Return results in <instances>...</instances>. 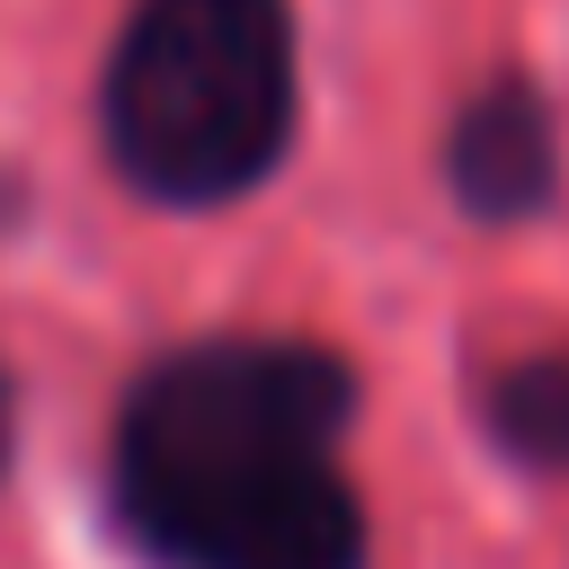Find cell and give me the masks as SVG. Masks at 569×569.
I'll return each mask as SVG.
<instances>
[{
  "label": "cell",
  "mask_w": 569,
  "mask_h": 569,
  "mask_svg": "<svg viewBox=\"0 0 569 569\" xmlns=\"http://www.w3.org/2000/svg\"><path fill=\"white\" fill-rule=\"evenodd\" d=\"M347 409L356 373L311 338H204L160 356L116 427L124 533L169 569H356Z\"/></svg>",
  "instance_id": "1"
},
{
  "label": "cell",
  "mask_w": 569,
  "mask_h": 569,
  "mask_svg": "<svg viewBox=\"0 0 569 569\" xmlns=\"http://www.w3.org/2000/svg\"><path fill=\"white\" fill-rule=\"evenodd\" d=\"M98 133L151 204L249 196L293 133V9L142 0L107 53Z\"/></svg>",
  "instance_id": "2"
},
{
  "label": "cell",
  "mask_w": 569,
  "mask_h": 569,
  "mask_svg": "<svg viewBox=\"0 0 569 569\" xmlns=\"http://www.w3.org/2000/svg\"><path fill=\"white\" fill-rule=\"evenodd\" d=\"M445 178L462 196V213L480 222H525L551 204V178H560V133H551V107L533 80H489L462 116H453V142H445Z\"/></svg>",
  "instance_id": "3"
},
{
  "label": "cell",
  "mask_w": 569,
  "mask_h": 569,
  "mask_svg": "<svg viewBox=\"0 0 569 569\" xmlns=\"http://www.w3.org/2000/svg\"><path fill=\"white\" fill-rule=\"evenodd\" d=\"M489 436L533 471H569V347L525 356L489 382Z\"/></svg>",
  "instance_id": "4"
},
{
  "label": "cell",
  "mask_w": 569,
  "mask_h": 569,
  "mask_svg": "<svg viewBox=\"0 0 569 569\" xmlns=\"http://www.w3.org/2000/svg\"><path fill=\"white\" fill-rule=\"evenodd\" d=\"M18 213H27V187H18V178H9V169H0V240H9V231H18Z\"/></svg>",
  "instance_id": "5"
},
{
  "label": "cell",
  "mask_w": 569,
  "mask_h": 569,
  "mask_svg": "<svg viewBox=\"0 0 569 569\" xmlns=\"http://www.w3.org/2000/svg\"><path fill=\"white\" fill-rule=\"evenodd\" d=\"M0 462H9V382H0Z\"/></svg>",
  "instance_id": "6"
}]
</instances>
